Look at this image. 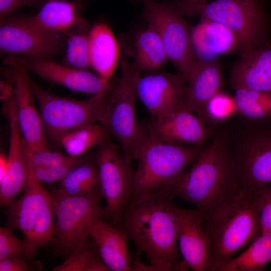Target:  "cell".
<instances>
[{
  "instance_id": "obj_1",
  "label": "cell",
  "mask_w": 271,
  "mask_h": 271,
  "mask_svg": "<svg viewBox=\"0 0 271 271\" xmlns=\"http://www.w3.org/2000/svg\"><path fill=\"white\" fill-rule=\"evenodd\" d=\"M173 199L162 190L134 193L121 216L119 228L134 242L137 257L144 253L148 270H187L178 246Z\"/></svg>"
},
{
  "instance_id": "obj_2",
  "label": "cell",
  "mask_w": 271,
  "mask_h": 271,
  "mask_svg": "<svg viewBox=\"0 0 271 271\" xmlns=\"http://www.w3.org/2000/svg\"><path fill=\"white\" fill-rule=\"evenodd\" d=\"M209 271L219 269L261 234L254 192L234 186L221 202L204 210Z\"/></svg>"
},
{
  "instance_id": "obj_3",
  "label": "cell",
  "mask_w": 271,
  "mask_h": 271,
  "mask_svg": "<svg viewBox=\"0 0 271 271\" xmlns=\"http://www.w3.org/2000/svg\"><path fill=\"white\" fill-rule=\"evenodd\" d=\"M232 161L228 140L216 137L202 150L188 169L164 190L196 208L207 210L223 200L233 187Z\"/></svg>"
},
{
  "instance_id": "obj_4",
  "label": "cell",
  "mask_w": 271,
  "mask_h": 271,
  "mask_svg": "<svg viewBox=\"0 0 271 271\" xmlns=\"http://www.w3.org/2000/svg\"><path fill=\"white\" fill-rule=\"evenodd\" d=\"M24 72L37 99L47 139L60 145L65 135L84 126L102 121L114 87L86 100L54 95L38 85L24 68Z\"/></svg>"
},
{
  "instance_id": "obj_5",
  "label": "cell",
  "mask_w": 271,
  "mask_h": 271,
  "mask_svg": "<svg viewBox=\"0 0 271 271\" xmlns=\"http://www.w3.org/2000/svg\"><path fill=\"white\" fill-rule=\"evenodd\" d=\"M147 138L136 154L134 193L158 191L172 185L198 157L202 147L168 143Z\"/></svg>"
},
{
  "instance_id": "obj_6",
  "label": "cell",
  "mask_w": 271,
  "mask_h": 271,
  "mask_svg": "<svg viewBox=\"0 0 271 271\" xmlns=\"http://www.w3.org/2000/svg\"><path fill=\"white\" fill-rule=\"evenodd\" d=\"M25 188L23 195L7 207V226L21 231L25 255L31 262L38 250L54 238L56 199L41 183Z\"/></svg>"
},
{
  "instance_id": "obj_7",
  "label": "cell",
  "mask_w": 271,
  "mask_h": 271,
  "mask_svg": "<svg viewBox=\"0 0 271 271\" xmlns=\"http://www.w3.org/2000/svg\"><path fill=\"white\" fill-rule=\"evenodd\" d=\"M121 79L112 90L102 123L119 143L122 153L132 161L148 133L139 122L136 109L134 80L136 72L128 60H120Z\"/></svg>"
},
{
  "instance_id": "obj_8",
  "label": "cell",
  "mask_w": 271,
  "mask_h": 271,
  "mask_svg": "<svg viewBox=\"0 0 271 271\" xmlns=\"http://www.w3.org/2000/svg\"><path fill=\"white\" fill-rule=\"evenodd\" d=\"M56 199L54 236L51 242L54 255L67 258L85 241L95 225L106 219L101 195L60 196Z\"/></svg>"
},
{
  "instance_id": "obj_9",
  "label": "cell",
  "mask_w": 271,
  "mask_h": 271,
  "mask_svg": "<svg viewBox=\"0 0 271 271\" xmlns=\"http://www.w3.org/2000/svg\"><path fill=\"white\" fill-rule=\"evenodd\" d=\"M256 124L230 153L234 186L257 192L271 188V120Z\"/></svg>"
},
{
  "instance_id": "obj_10",
  "label": "cell",
  "mask_w": 271,
  "mask_h": 271,
  "mask_svg": "<svg viewBox=\"0 0 271 271\" xmlns=\"http://www.w3.org/2000/svg\"><path fill=\"white\" fill-rule=\"evenodd\" d=\"M141 3L143 17L158 34L168 60L186 77L196 61L189 26L176 5L154 0H130Z\"/></svg>"
},
{
  "instance_id": "obj_11",
  "label": "cell",
  "mask_w": 271,
  "mask_h": 271,
  "mask_svg": "<svg viewBox=\"0 0 271 271\" xmlns=\"http://www.w3.org/2000/svg\"><path fill=\"white\" fill-rule=\"evenodd\" d=\"M94 156L106 202V220L118 227L122 213L134 193L135 170L132 161L120 153L109 140L98 147Z\"/></svg>"
},
{
  "instance_id": "obj_12",
  "label": "cell",
  "mask_w": 271,
  "mask_h": 271,
  "mask_svg": "<svg viewBox=\"0 0 271 271\" xmlns=\"http://www.w3.org/2000/svg\"><path fill=\"white\" fill-rule=\"evenodd\" d=\"M201 20L221 23L237 37L241 52L266 44L267 24L260 0H216L197 9Z\"/></svg>"
},
{
  "instance_id": "obj_13",
  "label": "cell",
  "mask_w": 271,
  "mask_h": 271,
  "mask_svg": "<svg viewBox=\"0 0 271 271\" xmlns=\"http://www.w3.org/2000/svg\"><path fill=\"white\" fill-rule=\"evenodd\" d=\"M136 96L152 118L187 106V81L182 73L163 72L145 75L136 73L134 80Z\"/></svg>"
},
{
  "instance_id": "obj_14",
  "label": "cell",
  "mask_w": 271,
  "mask_h": 271,
  "mask_svg": "<svg viewBox=\"0 0 271 271\" xmlns=\"http://www.w3.org/2000/svg\"><path fill=\"white\" fill-rule=\"evenodd\" d=\"M4 63L10 67L8 71L13 85L17 118L24 144L35 151L50 150L35 96L23 68L14 55L7 57Z\"/></svg>"
},
{
  "instance_id": "obj_15",
  "label": "cell",
  "mask_w": 271,
  "mask_h": 271,
  "mask_svg": "<svg viewBox=\"0 0 271 271\" xmlns=\"http://www.w3.org/2000/svg\"><path fill=\"white\" fill-rule=\"evenodd\" d=\"M64 34L43 32L27 25L20 16L1 20V54L49 58L62 46Z\"/></svg>"
},
{
  "instance_id": "obj_16",
  "label": "cell",
  "mask_w": 271,
  "mask_h": 271,
  "mask_svg": "<svg viewBox=\"0 0 271 271\" xmlns=\"http://www.w3.org/2000/svg\"><path fill=\"white\" fill-rule=\"evenodd\" d=\"M182 259L193 271H209V243L204 224V211L196 208L171 206Z\"/></svg>"
},
{
  "instance_id": "obj_17",
  "label": "cell",
  "mask_w": 271,
  "mask_h": 271,
  "mask_svg": "<svg viewBox=\"0 0 271 271\" xmlns=\"http://www.w3.org/2000/svg\"><path fill=\"white\" fill-rule=\"evenodd\" d=\"M145 127L157 140L177 145L202 147L209 136L205 122L187 106L152 117Z\"/></svg>"
},
{
  "instance_id": "obj_18",
  "label": "cell",
  "mask_w": 271,
  "mask_h": 271,
  "mask_svg": "<svg viewBox=\"0 0 271 271\" xmlns=\"http://www.w3.org/2000/svg\"><path fill=\"white\" fill-rule=\"evenodd\" d=\"M16 57L26 70L74 91L96 95L105 92L111 86L110 83H106L98 75L86 69L60 65L49 58Z\"/></svg>"
},
{
  "instance_id": "obj_19",
  "label": "cell",
  "mask_w": 271,
  "mask_h": 271,
  "mask_svg": "<svg viewBox=\"0 0 271 271\" xmlns=\"http://www.w3.org/2000/svg\"><path fill=\"white\" fill-rule=\"evenodd\" d=\"M78 5L66 0H50L33 16H20L27 25L41 32L70 34L87 32L88 23L77 13Z\"/></svg>"
},
{
  "instance_id": "obj_20",
  "label": "cell",
  "mask_w": 271,
  "mask_h": 271,
  "mask_svg": "<svg viewBox=\"0 0 271 271\" xmlns=\"http://www.w3.org/2000/svg\"><path fill=\"white\" fill-rule=\"evenodd\" d=\"M242 53L231 70L232 87L271 92V47L264 44Z\"/></svg>"
},
{
  "instance_id": "obj_21",
  "label": "cell",
  "mask_w": 271,
  "mask_h": 271,
  "mask_svg": "<svg viewBox=\"0 0 271 271\" xmlns=\"http://www.w3.org/2000/svg\"><path fill=\"white\" fill-rule=\"evenodd\" d=\"M89 237L110 271H132L129 237L124 229L103 219L93 227Z\"/></svg>"
},
{
  "instance_id": "obj_22",
  "label": "cell",
  "mask_w": 271,
  "mask_h": 271,
  "mask_svg": "<svg viewBox=\"0 0 271 271\" xmlns=\"http://www.w3.org/2000/svg\"><path fill=\"white\" fill-rule=\"evenodd\" d=\"M186 78L187 106L205 122V108L207 102L214 94L221 91V67L215 60H198Z\"/></svg>"
},
{
  "instance_id": "obj_23",
  "label": "cell",
  "mask_w": 271,
  "mask_h": 271,
  "mask_svg": "<svg viewBox=\"0 0 271 271\" xmlns=\"http://www.w3.org/2000/svg\"><path fill=\"white\" fill-rule=\"evenodd\" d=\"M190 40L198 60H212L221 55L241 50L235 34L224 25L209 20H201L190 32Z\"/></svg>"
},
{
  "instance_id": "obj_24",
  "label": "cell",
  "mask_w": 271,
  "mask_h": 271,
  "mask_svg": "<svg viewBox=\"0 0 271 271\" xmlns=\"http://www.w3.org/2000/svg\"><path fill=\"white\" fill-rule=\"evenodd\" d=\"M90 66L107 84L117 66L119 48L110 29L104 24H98L88 33Z\"/></svg>"
},
{
  "instance_id": "obj_25",
  "label": "cell",
  "mask_w": 271,
  "mask_h": 271,
  "mask_svg": "<svg viewBox=\"0 0 271 271\" xmlns=\"http://www.w3.org/2000/svg\"><path fill=\"white\" fill-rule=\"evenodd\" d=\"M8 168L7 174L0 182L1 207H8L17 194L25 188L27 178L26 164L21 137L17 133L10 137L7 155Z\"/></svg>"
},
{
  "instance_id": "obj_26",
  "label": "cell",
  "mask_w": 271,
  "mask_h": 271,
  "mask_svg": "<svg viewBox=\"0 0 271 271\" xmlns=\"http://www.w3.org/2000/svg\"><path fill=\"white\" fill-rule=\"evenodd\" d=\"M133 48L134 61L131 65L139 73L157 70L168 60L161 38L149 26L146 29L137 33L133 41Z\"/></svg>"
},
{
  "instance_id": "obj_27",
  "label": "cell",
  "mask_w": 271,
  "mask_h": 271,
  "mask_svg": "<svg viewBox=\"0 0 271 271\" xmlns=\"http://www.w3.org/2000/svg\"><path fill=\"white\" fill-rule=\"evenodd\" d=\"M57 195H102L98 164L94 155L71 170L60 182Z\"/></svg>"
},
{
  "instance_id": "obj_28",
  "label": "cell",
  "mask_w": 271,
  "mask_h": 271,
  "mask_svg": "<svg viewBox=\"0 0 271 271\" xmlns=\"http://www.w3.org/2000/svg\"><path fill=\"white\" fill-rule=\"evenodd\" d=\"M271 261V232L261 234L238 256L233 257L218 271H261Z\"/></svg>"
},
{
  "instance_id": "obj_29",
  "label": "cell",
  "mask_w": 271,
  "mask_h": 271,
  "mask_svg": "<svg viewBox=\"0 0 271 271\" xmlns=\"http://www.w3.org/2000/svg\"><path fill=\"white\" fill-rule=\"evenodd\" d=\"M111 136L102 124L93 123L78 128L64 136L60 145L68 156L73 158L85 155L94 147H98Z\"/></svg>"
},
{
  "instance_id": "obj_30",
  "label": "cell",
  "mask_w": 271,
  "mask_h": 271,
  "mask_svg": "<svg viewBox=\"0 0 271 271\" xmlns=\"http://www.w3.org/2000/svg\"><path fill=\"white\" fill-rule=\"evenodd\" d=\"M239 114L253 121L271 120V92L235 89Z\"/></svg>"
},
{
  "instance_id": "obj_31",
  "label": "cell",
  "mask_w": 271,
  "mask_h": 271,
  "mask_svg": "<svg viewBox=\"0 0 271 271\" xmlns=\"http://www.w3.org/2000/svg\"><path fill=\"white\" fill-rule=\"evenodd\" d=\"M52 271H110L90 237Z\"/></svg>"
},
{
  "instance_id": "obj_32",
  "label": "cell",
  "mask_w": 271,
  "mask_h": 271,
  "mask_svg": "<svg viewBox=\"0 0 271 271\" xmlns=\"http://www.w3.org/2000/svg\"><path fill=\"white\" fill-rule=\"evenodd\" d=\"M92 157V155L88 154L76 158L69 157L66 160L56 165L47 168L28 170L25 188L34 183L60 182L74 168Z\"/></svg>"
},
{
  "instance_id": "obj_33",
  "label": "cell",
  "mask_w": 271,
  "mask_h": 271,
  "mask_svg": "<svg viewBox=\"0 0 271 271\" xmlns=\"http://www.w3.org/2000/svg\"><path fill=\"white\" fill-rule=\"evenodd\" d=\"M239 114L234 96L220 91L207 102L205 108V122L225 121Z\"/></svg>"
},
{
  "instance_id": "obj_34",
  "label": "cell",
  "mask_w": 271,
  "mask_h": 271,
  "mask_svg": "<svg viewBox=\"0 0 271 271\" xmlns=\"http://www.w3.org/2000/svg\"><path fill=\"white\" fill-rule=\"evenodd\" d=\"M67 40L66 61L70 66L83 69L91 67L89 56L88 33L70 34Z\"/></svg>"
},
{
  "instance_id": "obj_35",
  "label": "cell",
  "mask_w": 271,
  "mask_h": 271,
  "mask_svg": "<svg viewBox=\"0 0 271 271\" xmlns=\"http://www.w3.org/2000/svg\"><path fill=\"white\" fill-rule=\"evenodd\" d=\"M23 151L28 171L49 168L62 163L69 156L50 150L35 151L28 148L23 141Z\"/></svg>"
},
{
  "instance_id": "obj_36",
  "label": "cell",
  "mask_w": 271,
  "mask_h": 271,
  "mask_svg": "<svg viewBox=\"0 0 271 271\" xmlns=\"http://www.w3.org/2000/svg\"><path fill=\"white\" fill-rule=\"evenodd\" d=\"M25 244L8 226L0 227V259L16 255H25Z\"/></svg>"
},
{
  "instance_id": "obj_37",
  "label": "cell",
  "mask_w": 271,
  "mask_h": 271,
  "mask_svg": "<svg viewBox=\"0 0 271 271\" xmlns=\"http://www.w3.org/2000/svg\"><path fill=\"white\" fill-rule=\"evenodd\" d=\"M255 194L262 234L271 232V188Z\"/></svg>"
},
{
  "instance_id": "obj_38",
  "label": "cell",
  "mask_w": 271,
  "mask_h": 271,
  "mask_svg": "<svg viewBox=\"0 0 271 271\" xmlns=\"http://www.w3.org/2000/svg\"><path fill=\"white\" fill-rule=\"evenodd\" d=\"M50 0H0V18H6L16 9L24 6H43Z\"/></svg>"
},
{
  "instance_id": "obj_39",
  "label": "cell",
  "mask_w": 271,
  "mask_h": 271,
  "mask_svg": "<svg viewBox=\"0 0 271 271\" xmlns=\"http://www.w3.org/2000/svg\"><path fill=\"white\" fill-rule=\"evenodd\" d=\"M25 255H16L0 259V271H30L32 270Z\"/></svg>"
},
{
  "instance_id": "obj_40",
  "label": "cell",
  "mask_w": 271,
  "mask_h": 271,
  "mask_svg": "<svg viewBox=\"0 0 271 271\" xmlns=\"http://www.w3.org/2000/svg\"><path fill=\"white\" fill-rule=\"evenodd\" d=\"M205 3V0H180L176 2V6L183 15L192 17L196 15L198 8Z\"/></svg>"
},
{
  "instance_id": "obj_41",
  "label": "cell",
  "mask_w": 271,
  "mask_h": 271,
  "mask_svg": "<svg viewBox=\"0 0 271 271\" xmlns=\"http://www.w3.org/2000/svg\"><path fill=\"white\" fill-rule=\"evenodd\" d=\"M8 168V163L7 155L3 153H1L0 155V182H1L5 177Z\"/></svg>"
}]
</instances>
